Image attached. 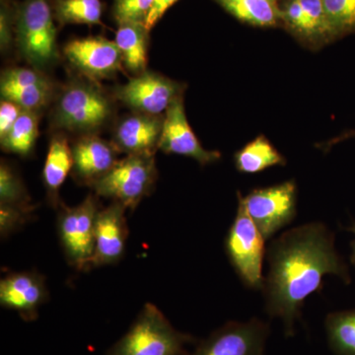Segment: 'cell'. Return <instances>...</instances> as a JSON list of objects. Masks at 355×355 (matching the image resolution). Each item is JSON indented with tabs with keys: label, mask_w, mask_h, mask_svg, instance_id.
Listing matches in <instances>:
<instances>
[{
	"label": "cell",
	"mask_w": 355,
	"mask_h": 355,
	"mask_svg": "<svg viewBox=\"0 0 355 355\" xmlns=\"http://www.w3.org/2000/svg\"><path fill=\"white\" fill-rule=\"evenodd\" d=\"M266 259L268 272L261 288L266 311L282 322L288 336L294 334L306 299L322 291L326 275L350 282L347 266L336 252L333 233L321 222L286 231L270 243Z\"/></svg>",
	"instance_id": "obj_1"
},
{
	"label": "cell",
	"mask_w": 355,
	"mask_h": 355,
	"mask_svg": "<svg viewBox=\"0 0 355 355\" xmlns=\"http://www.w3.org/2000/svg\"><path fill=\"white\" fill-rule=\"evenodd\" d=\"M113 100L95 81L76 79L60 92L53 113L51 125L70 132L93 135L114 116Z\"/></svg>",
	"instance_id": "obj_2"
},
{
	"label": "cell",
	"mask_w": 355,
	"mask_h": 355,
	"mask_svg": "<svg viewBox=\"0 0 355 355\" xmlns=\"http://www.w3.org/2000/svg\"><path fill=\"white\" fill-rule=\"evenodd\" d=\"M190 340V336L177 331L155 305L147 303L107 355H182Z\"/></svg>",
	"instance_id": "obj_3"
},
{
	"label": "cell",
	"mask_w": 355,
	"mask_h": 355,
	"mask_svg": "<svg viewBox=\"0 0 355 355\" xmlns=\"http://www.w3.org/2000/svg\"><path fill=\"white\" fill-rule=\"evenodd\" d=\"M16 43L22 57L36 69L57 62V29L49 0H24L15 18Z\"/></svg>",
	"instance_id": "obj_4"
},
{
	"label": "cell",
	"mask_w": 355,
	"mask_h": 355,
	"mask_svg": "<svg viewBox=\"0 0 355 355\" xmlns=\"http://www.w3.org/2000/svg\"><path fill=\"white\" fill-rule=\"evenodd\" d=\"M157 178L154 154H132L120 159L113 169L90 187L97 197L135 209L153 190Z\"/></svg>",
	"instance_id": "obj_5"
},
{
	"label": "cell",
	"mask_w": 355,
	"mask_h": 355,
	"mask_svg": "<svg viewBox=\"0 0 355 355\" xmlns=\"http://www.w3.org/2000/svg\"><path fill=\"white\" fill-rule=\"evenodd\" d=\"M266 239L247 214L238 197L237 214L225 239L228 260L243 284L250 288H263V261L266 256Z\"/></svg>",
	"instance_id": "obj_6"
},
{
	"label": "cell",
	"mask_w": 355,
	"mask_h": 355,
	"mask_svg": "<svg viewBox=\"0 0 355 355\" xmlns=\"http://www.w3.org/2000/svg\"><path fill=\"white\" fill-rule=\"evenodd\" d=\"M97 196L89 195L80 205L60 207L58 232L60 245L70 266L78 270L92 268L96 220L100 205Z\"/></svg>",
	"instance_id": "obj_7"
},
{
	"label": "cell",
	"mask_w": 355,
	"mask_h": 355,
	"mask_svg": "<svg viewBox=\"0 0 355 355\" xmlns=\"http://www.w3.org/2000/svg\"><path fill=\"white\" fill-rule=\"evenodd\" d=\"M247 214L266 240L286 227L297 214V188L293 181L256 189L242 197Z\"/></svg>",
	"instance_id": "obj_8"
},
{
	"label": "cell",
	"mask_w": 355,
	"mask_h": 355,
	"mask_svg": "<svg viewBox=\"0 0 355 355\" xmlns=\"http://www.w3.org/2000/svg\"><path fill=\"white\" fill-rule=\"evenodd\" d=\"M184 84L146 70L119 85L114 95L132 112L164 116L172 103L184 94Z\"/></svg>",
	"instance_id": "obj_9"
},
{
	"label": "cell",
	"mask_w": 355,
	"mask_h": 355,
	"mask_svg": "<svg viewBox=\"0 0 355 355\" xmlns=\"http://www.w3.org/2000/svg\"><path fill=\"white\" fill-rule=\"evenodd\" d=\"M270 328L261 320L230 322L214 331L189 355H266Z\"/></svg>",
	"instance_id": "obj_10"
},
{
	"label": "cell",
	"mask_w": 355,
	"mask_h": 355,
	"mask_svg": "<svg viewBox=\"0 0 355 355\" xmlns=\"http://www.w3.org/2000/svg\"><path fill=\"white\" fill-rule=\"evenodd\" d=\"M158 149L167 154L190 157L202 166L211 164L221 158L220 153L207 150L200 144L187 118L183 95L166 111Z\"/></svg>",
	"instance_id": "obj_11"
},
{
	"label": "cell",
	"mask_w": 355,
	"mask_h": 355,
	"mask_svg": "<svg viewBox=\"0 0 355 355\" xmlns=\"http://www.w3.org/2000/svg\"><path fill=\"white\" fill-rule=\"evenodd\" d=\"M64 53L70 64L93 81L116 76L123 64L114 41L101 37L72 40L65 44Z\"/></svg>",
	"instance_id": "obj_12"
},
{
	"label": "cell",
	"mask_w": 355,
	"mask_h": 355,
	"mask_svg": "<svg viewBox=\"0 0 355 355\" xmlns=\"http://www.w3.org/2000/svg\"><path fill=\"white\" fill-rule=\"evenodd\" d=\"M125 210L123 205L113 202L98 214L92 268L114 265L125 254L128 236Z\"/></svg>",
	"instance_id": "obj_13"
},
{
	"label": "cell",
	"mask_w": 355,
	"mask_h": 355,
	"mask_svg": "<svg viewBox=\"0 0 355 355\" xmlns=\"http://www.w3.org/2000/svg\"><path fill=\"white\" fill-rule=\"evenodd\" d=\"M48 299L44 277L37 272H23L7 275L0 282V304L16 311L26 321L38 317L40 307Z\"/></svg>",
	"instance_id": "obj_14"
},
{
	"label": "cell",
	"mask_w": 355,
	"mask_h": 355,
	"mask_svg": "<svg viewBox=\"0 0 355 355\" xmlns=\"http://www.w3.org/2000/svg\"><path fill=\"white\" fill-rule=\"evenodd\" d=\"M72 175L79 183L91 187L108 174L118 163L119 150L114 144L95 135H83L71 146Z\"/></svg>",
	"instance_id": "obj_15"
},
{
	"label": "cell",
	"mask_w": 355,
	"mask_h": 355,
	"mask_svg": "<svg viewBox=\"0 0 355 355\" xmlns=\"http://www.w3.org/2000/svg\"><path fill=\"white\" fill-rule=\"evenodd\" d=\"M164 116L137 113L125 116L114 128L113 142L119 153L155 154L162 135Z\"/></svg>",
	"instance_id": "obj_16"
},
{
	"label": "cell",
	"mask_w": 355,
	"mask_h": 355,
	"mask_svg": "<svg viewBox=\"0 0 355 355\" xmlns=\"http://www.w3.org/2000/svg\"><path fill=\"white\" fill-rule=\"evenodd\" d=\"M73 169V155L67 137L57 135L51 139L44 161L43 182L49 202L53 207L60 205L58 191Z\"/></svg>",
	"instance_id": "obj_17"
},
{
	"label": "cell",
	"mask_w": 355,
	"mask_h": 355,
	"mask_svg": "<svg viewBox=\"0 0 355 355\" xmlns=\"http://www.w3.org/2000/svg\"><path fill=\"white\" fill-rule=\"evenodd\" d=\"M236 19L254 27H275L282 23L279 0H214Z\"/></svg>",
	"instance_id": "obj_18"
},
{
	"label": "cell",
	"mask_w": 355,
	"mask_h": 355,
	"mask_svg": "<svg viewBox=\"0 0 355 355\" xmlns=\"http://www.w3.org/2000/svg\"><path fill=\"white\" fill-rule=\"evenodd\" d=\"M147 34L142 23H121L116 33L114 43L120 50L123 64L135 76L146 70Z\"/></svg>",
	"instance_id": "obj_19"
},
{
	"label": "cell",
	"mask_w": 355,
	"mask_h": 355,
	"mask_svg": "<svg viewBox=\"0 0 355 355\" xmlns=\"http://www.w3.org/2000/svg\"><path fill=\"white\" fill-rule=\"evenodd\" d=\"M235 167L244 174H257L268 168L286 165L282 153L263 135L256 137L234 155Z\"/></svg>",
	"instance_id": "obj_20"
},
{
	"label": "cell",
	"mask_w": 355,
	"mask_h": 355,
	"mask_svg": "<svg viewBox=\"0 0 355 355\" xmlns=\"http://www.w3.org/2000/svg\"><path fill=\"white\" fill-rule=\"evenodd\" d=\"M38 112L23 111L6 137L0 139L1 147L6 153L29 155L39 135Z\"/></svg>",
	"instance_id": "obj_21"
},
{
	"label": "cell",
	"mask_w": 355,
	"mask_h": 355,
	"mask_svg": "<svg viewBox=\"0 0 355 355\" xmlns=\"http://www.w3.org/2000/svg\"><path fill=\"white\" fill-rule=\"evenodd\" d=\"M303 11L304 31L301 41L307 46H321L334 41L322 0H298Z\"/></svg>",
	"instance_id": "obj_22"
},
{
	"label": "cell",
	"mask_w": 355,
	"mask_h": 355,
	"mask_svg": "<svg viewBox=\"0 0 355 355\" xmlns=\"http://www.w3.org/2000/svg\"><path fill=\"white\" fill-rule=\"evenodd\" d=\"M326 330L329 345L336 355H355V310L329 314Z\"/></svg>",
	"instance_id": "obj_23"
},
{
	"label": "cell",
	"mask_w": 355,
	"mask_h": 355,
	"mask_svg": "<svg viewBox=\"0 0 355 355\" xmlns=\"http://www.w3.org/2000/svg\"><path fill=\"white\" fill-rule=\"evenodd\" d=\"M55 17L67 24H101V0H55Z\"/></svg>",
	"instance_id": "obj_24"
},
{
	"label": "cell",
	"mask_w": 355,
	"mask_h": 355,
	"mask_svg": "<svg viewBox=\"0 0 355 355\" xmlns=\"http://www.w3.org/2000/svg\"><path fill=\"white\" fill-rule=\"evenodd\" d=\"M0 205L16 207L33 212L34 205L30 202V198L19 175L6 162L0 166Z\"/></svg>",
	"instance_id": "obj_25"
},
{
	"label": "cell",
	"mask_w": 355,
	"mask_h": 355,
	"mask_svg": "<svg viewBox=\"0 0 355 355\" xmlns=\"http://www.w3.org/2000/svg\"><path fill=\"white\" fill-rule=\"evenodd\" d=\"M334 39L355 32V0H322Z\"/></svg>",
	"instance_id": "obj_26"
},
{
	"label": "cell",
	"mask_w": 355,
	"mask_h": 355,
	"mask_svg": "<svg viewBox=\"0 0 355 355\" xmlns=\"http://www.w3.org/2000/svg\"><path fill=\"white\" fill-rule=\"evenodd\" d=\"M2 100L17 104L25 111L39 112L53 99V86L0 89Z\"/></svg>",
	"instance_id": "obj_27"
},
{
	"label": "cell",
	"mask_w": 355,
	"mask_h": 355,
	"mask_svg": "<svg viewBox=\"0 0 355 355\" xmlns=\"http://www.w3.org/2000/svg\"><path fill=\"white\" fill-rule=\"evenodd\" d=\"M32 86H53V83L38 69L13 67L2 72L0 89L26 88Z\"/></svg>",
	"instance_id": "obj_28"
},
{
	"label": "cell",
	"mask_w": 355,
	"mask_h": 355,
	"mask_svg": "<svg viewBox=\"0 0 355 355\" xmlns=\"http://www.w3.org/2000/svg\"><path fill=\"white\" fill-rule=\"evenodd\" d=\"M154 0H114V16L119 24L142 23L150 12Z\"/></svg>",
	"instance_id": "obj_29"
},
{
	"label": "cell",
	"mask_w": 355,
	"mask_h": 355,
	"mask_svg": "<svg viewBox=\"0 0 355 355\" xmlns=\"http://www.w3.org/2000/svg\"><path fill=\"white\" fill-rule=\"evenodd\" d=\"M32 212L16 207L0 205V233L2 238L8 237L29 220Z\"/></svg>",
	"instance_id": "obj_30"
},
{
	"label": "cell",
	"mask_w": 355,
	"mask_h": 355,
	"mask_svg": "<svg viewBox=\"0 0 355 355\" xmlns=\"http://www.w3.org/2000/svg\"><path fill=\"white\" fill-rule=\"evenodd\" d=\"M23 110L17 104L7 100H1L0 104V139L6 137L7 132L18 120Z\"/></svg>",
	"instance_id": "obj_31"
},
{
	"label": "cell",
	"mask_w": 355,
	"mask_h": 355,
	"mask_svg": "<svg viewBox=\"0 0 355 355\" xmlns=\"http://www.w3.org/2000/svg\"><path fill=\"white\" fill-rule=\"evenodd\" d=\"M177 1L179 0H154L150 12L144 21V26H146L147 31H150L154 26L157 24L158 21L163 17L166 11L174 6Z\"/></svg>",
	"instance_id": "obj_32"
},
{
	"label": "cell",
	"mask_w": 355,
	"mask_h": 355,
	"mask_svg": "<svg viewBox=\"0 0 355 355\" xmlns=\"http://www.w3.org/2000/svg\"><path fill=\"white\" fill-rule=\"evenodd\" d=\"M11 19L6 6H2L1 19H0V43L2 50H7L11 43Z\"/></svg>",
	"instance_id": "obj_33"
},
{
	"label": "cell",
	"mask_w": 355,
	"mask_h": 355,
	"mask_svg": "<svg viewBox=\"0 0 355 355\" xmlns=\"http://www.w3.org/2000/svg\"><path fill=\"white\" fill-rule=\"evenodd\" d=\"M350 137H355V130L354 132L345 133V135H340V137H338V139H336L334 140V141L330 142V144H327L326 149H328L329 147L331 146V144H335L336 142L343 141V140L350 139Z\"/></svg>",
	"instance_id": "obj_34"
},
{
	"label": "cell",
	"mask_w": 355,
	"mask_h": 355,
	"mask_svg": "<svg viewBox=\"0 0 355 355\" xmlns=\"http://www.w3.org/2000/svg\"><path fill=\"white\" fill-rule=\"evenodd\" d=\"M347 230L350 231V232L354 233L355 234V223L352 224V226ZM350 261H352V265L355 266V240L352 242V257H350Z\"/></svg>",
	"instance_id": "obj_35"
}]
</instances>
